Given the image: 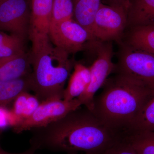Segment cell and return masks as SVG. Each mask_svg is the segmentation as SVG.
Listing matches in <instances>:
<instances>
[{"instance_id": "obj_1", "label": "cell", "mask_w": 154, "mask_h": 154, "mask_svg": "<svg viewBox=\"0 0 154 154\" xmlns=\"http://www.w3.org/2000/svg\"><path fill=\"white\" fill-rule=\"evenodd\" d=\"M31 148L67 154H102L121 140L123 131L114 129L87 107H81L42 127L30 130Z\"/></svg>"}, {"instance_id": "obj_2", "label": "cell", "mask_w": 154, "mask_h": 154, "mask_svg": "<svg viewBox=\"0 0 154 154\" xmlns=\"http://www.w3.org/2000/svg\"><path fill=\"white\" fill-rule=\"evenodd\" d=\"M154 91L131 77L120 73L107 79L94 98L92 112L112 128L125 131Z\"/></svg>"}, {"instance_id": "obj_3", "label": "cell", "mask_w": 154, "mask_h": 154, "mask_svg": "<svg viewBox=\"0 0 154 154\" xmlns=\"http://www.w3.org/2000/svg\"><path fill=\"white\" fill-rule=\"evenodd\" d=\"M32 90L41 102L63 99L66 82L73 64L69 54L50 45L35 54H30Z\"/></svg>"}, {"instance_id": "obj_4", "label": "cell", "mask_w": 154, "mask_h": 154, "mask_svg": "<svg viewBox=\"0 0 154 154\" xmlns=\"http://www.w3.org/2000/svg\"><path fill=\"white\" fill-rule=\"evenodd\" d=\"M89 44L96 51V57L89 67L91 72L90 84L85 92L77 99L82 105L92 111L95 94L104 85L109 75L115 72L116 64L112 61V42L94 40L89 42Z\"/></svg>"}, {"instance_id": "obj_5", "label": "cell", "mask_w": 154, "mask_h": 154, "mask_svg": "<svg viewBox=\"0 0 154 154\" xmlns=\"http://www.w3.org/2000/svg\"><path fill=\"white\" fill-rule=\"evenodd\" d=\"M115 72L131 77L154 91V54L121 41Z\"/></svg>"}, {"instance_id": "obj_6", "label": "cell", "mask_w": 154, "mask_h": 154, "mask_svg": "<svg viewBox=\"0 0 154 154\" xmlns=\"http://www.w3.org/2000/svg\"><path fill=\"white\" fill-rule=\"evenodd\" d=\"M82 106L79 99L67 101L63 99H47L41 102L34 113L19 122L13 128L20 133L33 128L42 127L63 118Z\"/></svg>"}, {"instance_id": "obj_7", "label": "cell", "mask_w": 154, "mask_h": 154, "mask_svg": "<svg viewBox=\"0 0 154 154\" xmlns=\"http://www.w3.org/2000/svg\"><path fill=\"white\" fill-rule=\"evenodd\" d=\"M127 25V14L125 9L102 3L92 26L91 34L99 41L119 42Z\"/></svg>"}, {"instance_id": "obj_8", "label": "cell", "mask_w": 154, "mask_h": 154, "mask_svg": "<svg viewBox=\"0 0 154 154\" xmlns=\"http://www.w3.org/2000/svg\"><path fill=\"white\" fill-rule=\"evenodd\" d=\"M49 38L56 47L68 54L83 50L87 42L96 40L73 19L51 25Z\"/></svg>"}, {"instance_id": "obj_9", "label": "cell", "mask_w": 154, "mask_h": 154, "mask_svg": "<svg viewBox=\"0 0 154 154\" xmlns=\"http://www.w3.org/2000/svg\"><path fill=\"white\" fill-rule=\"evenodd\" d=\"M29 36L30 53L35 54L50 45L49 30L53 0H31Z\"/></svg>"}, {"instance_id": "obj_10", "label": "cell", "mask_w": 154, "mask_h": 154, "mask_svg": "<svg viewBox=\"0 0 154 154\" xmlns=\"http://www.w3.org/2000/svg\"><path fill=\"white\" fill-rule=\"evenodd\" d=\"M30 13L28 0L0 2V30L25 38L29 34Z\"/></svg>"}, {"instance_id": "obj_11", "label": "cell", "mask_w": 154, "mask_h": 154, "mask_svg": "<svg viewBox=\"0 0 154 154\" xmlns=\"http://www.w3.org/2000/svg\"><path fill=\"white\" fill-rule=\"evenodd\" d=\"M32 72L30 54L23 52L10 57L0 58V81L17 79Z\"/></svg>"}, {"instance_id": "obj_12", "label": "cell", "mask_w": 154, "mask_h": 154, "mask_svg": "<svg viewBox=\"0 0 154 154\" xmlns=\"http://www.w3.org/2000/svg\"><path fill=\"white\" fill-rule=\"evenodd\" d=\"M127 14L129 28L154 25V0H130Z\"/></svg>"}, {"instance_id": "obj_13", "label": "cell", "mask_w": 154, "mask_h": 154, "mask_svg": "<svg viewBox=\"0 0 154 154\" xmlns=\"http://www.w3.org/2000/svg\"><path fill=\"white\" fill-rule=\"evenodd\" d=\"M74 71L69 79L67 87L65 89L63 100L69 101L79 98L88 88L91 80L90 68L82 64L76 63Z\"/></svg>"}, {"instance_id": "obj_14", "label": "cell", "mask_w": 154, "mask_h": 154, "mask_svg": "<svg viewBox=\"0 0 154 154\" xmlns=\"http://www.w3.org/2000/svg\"><path fill=\"white\" fill-rule=\"evenodd\" d=\"M31 74L17 79L0 81V106L7 107L23 92L32 91Z\"/></svg>"}, {"instance_id": "obj_15", "label": "cell", "mask_w": 154, "mask_h": 154, "mask_svg": "<svg viewBox=\"0 0 154 154\" xmlns=\"http://www.w3.org/2000/svg\"><path fill=\"white\" fill-rule=\"evenodd\" d=\"M124 43L154 54V25L129 28Z\"/></svg>"}, {"instance_id": "obj_16", "label": "cell", "mask_w": 154, "mask_h": 154, "mask_svg": "<svg viewBox=\"0 0 154 154\" xmlns=\"http://www.w3.org/2000/svg\"><path fill=\"white\" fill-rule=\"evenodd\" d=\"M102 3V0H78L74 6L73 19L91 35L92 26Z\"/></svg>"}, {"instance_id": "obj_17", "label": "cell", "mask_w": 154, "mask_h": 154, "mask_svg": "<svg viewBox=\"0 0 154 154\" xmlns=\"http://www.w3.org/2000/svg\"><path fill=\"white\" fill-rule=\"evenodd\" d=\"M11 111L14 119L13 127L19 122L32 115L41 103L35 95L29 92H23L13 102Z\"/></svg>"}, {"instance_id": "obj_18", "label": "cell", "mask_w": 154, "mask_h": 154, "mask_svg": "<svg viewBox=\"0 0 154 154\" xmlns=\"http://www.w3.org/2000/svg\"><path fill=\"white\" fill-rule=\"evenodd\" d=\"M123 137L137 154H154V131H125Z\"/></svg>"}, {"instance_id": "obj_19", "label": "cell", "mask_w": 154, "mask_h": 154, "mask_svg": "<svg viewBox=\"0 0 154 154\" xmlns=\"http://www.w3.org/2000/svg\"><path fill=\"white\" fill-rule=\"evenodd\" d=\"M126 131H154V95L145 104Z\"/></svg>"}, {"instance_id": "obj_20", "label": "cell", "mask_w": 154, "mask_h": 154, "mask_svg": "<svg viewBox=\"0 0 154 154\" xmlns=\"http://www.w3.org/2000/svg\"><path fill=\"white\" fill-rule=\"evenodd\" d=\"M72 0H53L51 25L73 19Z\"/></svg>"}, {"instance_id": "obj_21", "label": "cell", "mask_w": 154, "mask_h": 154, "mask_svg": "<svg viewBox=\"0 0 154 154\" xmlns=\"http://www.w3.org/2000/svg\"><path fill=\"white\" fill-rule=\"evenodd\" d=\"M25 39L16 36L13 39L0 45V58L10 57L25 52Z\"/></svg>"}, {"instance_id": "obj_22", "label": "cell", "mask_w": 154, "mask_h": 154, "mask_svg": "<svg viewBox=\"0 0 154 154\" xmlns=\"http://www.w3.org/2000/svg\"><path fill=\"white\" fill-rule=\"evenodd\" d=\"M102 154H137L124 137L106 149Z\"/></svg>"}, {"instance_id": "obj_23", "label": "cell", "mask_w": 154, "mask_h": 154, "mask_svg": "<svg viewBox=\"0 0 154 154\" xmlns=\"http://www.w3.org/2000/svg\"><path fill=\"white\" fill-rule=\"evenodd\" d=\"M14 125V119L11 110L7 107L0 106V130L5 129Z\"/></svg>"}, {"instance_id": "obj_24", "label": "cell", "mask_w": 154, "mask_h": 154, "mask_svg": "<svg viewBox=\"0 0 154 154\" xmlns=\"http://www.w3.org/2000/svg\"><path fill=\"white\" fill-rule=\"evenodd\" d=\"M130 0H102V3L107 5L122 8L127 11L129 5Z\"/></svg>"}, {"instance_id": "obj_25", "label": "cell", "mask_w": 154, "mask_h": 154, "mask_svg": "<svg viewBox=\"0 0 154 154\" xmlns=\"http://www.w3.org/2000/svg\"><path fill=\"white\" fill-rule=\"evenodd\" d=\"M17 35H14V34L8 35L3 31L0 30V45L13 39Z\"/></svg>"}, {"instance_id": "obj_26", "label": "cell", "mask_w": 154, "mask_h": 154, "mask_svg": "<svg viewBox=\"0 0 154 154\" xmlns=\"http://www.w3.org/2000/svg\"><path fill=\"white\" fill-rule=\"evenodd\" d=\"M34 151L32 149H30L27 151L21 153L15 154L11 153L5 151L3 150L2 149L0 146V154H34Z\"/></svg>"}, {"instance_id": "obj_27", "label": "cell", "mask_w": 154, "mask_h": 154, "mask_svg": "<svg viewBox=\"0 0 154 154\" xmlns=\"http://www.w3.org/2000/svg\"><path fill=\"white\" fill-rule=\"evenodd\" d=\"M78 0H72L73 2L74 5L75 4V3L78 2Z\"/></svg>"}, {"instance_id": "obj_28", "label": "cell", "mask_w": 154, "mask_h": 154, "mask_svg": "<svg viewBox=\"0 0 154 154\" xmlns=\"http://www.w3.org/2000/svg\"><path fill=\"white\" fill-rule=\"evenodd\" d=\"M85 154H91L85 153Z\"/></svg>"}, {"instance_id": "obj_29", "label": "cell", "mask_w": 154, "mask_h": 154, "mask_svg": "<svg viewBox=\"0 0 154 154\" xmlns=\"http://www.w3.org/2000/svg\"><path fill=\"white\" fill-rule=\"evenodd\" d=\"M2 1H3V0H2ZM2 1H1V2H2Z\"/></svg>"}, {"instance_id": "obj_30", "label": "cell", "mask_w": 154, "mask_h": 154, "mask_svg": "<svg viewBox=\"0 0 154 154\" xmlns=\"http://www.w3.org/2000/svg\"><path fill=\"white\" fill-rule=\"evenodd\" d=\"M0 1H1V0H0Z\"/></svg>"}]
</instances>
